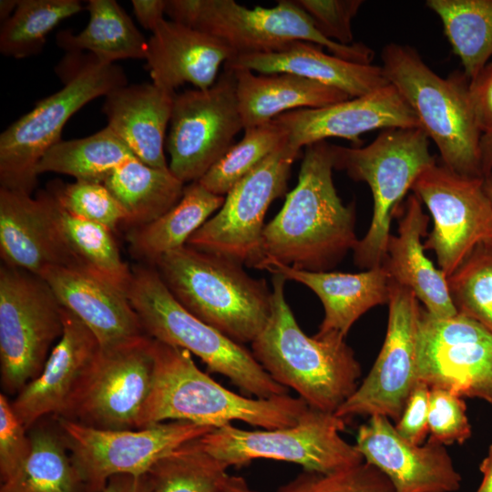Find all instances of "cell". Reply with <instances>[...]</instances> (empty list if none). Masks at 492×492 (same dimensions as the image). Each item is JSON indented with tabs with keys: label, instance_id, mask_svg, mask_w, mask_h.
Wrapping results in <instances>:
<instances>
[{
	"label": "cell",
	"instance_id": "5",
	"mask_svg": "<svg viewBox=\"0 0 492 492\" xmlns=\"http://www.w3.org/2000/svg\"><path fill=\"white\" fill-rule=\"evenodd\" d=\"M381 58L388 83L396 88L415 113L420 128L436 145L442 164L459 175L483 178L482 133L469 100V78L464 72L440 77L407 45H386Z\"/></svg>",
	"mask_w": 492,
	"mask_h": 492
},
{
	"label": "cell",
	"instance_id": "17",
	"mask_svg": "<svg viewBox=\"0 0 492 492\" xmlns=\"http://www.w3.org/2000/svg\"><path fill=\"white\" fill-rule=\"evenodd\" d=\"M415 362L416 380L430 389L492 405V333L473 319L438 318L421 308Z\"/></svg>",
	"mask_w": 492,
	"mask_h": 492
},
{
	"label": "cell",
	"instance_id": "44",
	"mask_svg": "<svg viewBox=\"0 0 492 492\" xmlns=\"http://www.w3.org/2000/svg\"><path fill=\"white\" fill-rule=\"evenodd\" d=\"M327 39L343 46L354 44L352 21L363 0H293Z\"/></svg>",
	"mask_w": 492,
	"mask_h": 492
},
{
	"label": "cell",
	"instance_id": "38",
	"mask_svg": "<svg viewBox=\"0 0 492 492\" xmlns=\"http://www.w3.org/2000/svg\"><path fill=\"white\" fill-rule=\"evenodd\" d=\"M83 9L78 0H18L0 29V52L14 58L39 54L47 35Z\"/></svg>",
	"mask_w": 492,
	"mask_h": 492
},
{
	"label": "cell",
	"instance_id": "13",
	"mask_svg": "<svg viewBox=\"0 0 492 492\" xmlns=\"http://www.w3.org/2000/svg\"><path fill=\"white\" fill-rule=\"evenodd\" d=\"M153 373L152 339L148 335L100 348L58 417L97 429H137Z\"/></svg>",
	"mask_w": 492,
	"mask_h": 492
},
{
	"label": "cell",
	"instance_id": "28",
	"mask_svg": "<svg viewBox=\"0 0 492 492\" xmlns=\"http://www.w3.org/2000/svg\"><path fill=\"white\" fill-rule=\"evenodd\" d=\"M0 254L3 263L39 276L50 266H63L46 190L32 198L0 188Z\"/></svg>",
	"mask_w": 492,
	"mask_h": 492
},
{
	"label": "cell",
	"instance_id": "15",
	"mask_svg": "<svg viewBox=\"0 0 492 492\" xmlns=\"http://www.w3.org/2000/svg\"><path fill=\"white\" fill-rule=\"evenodd\" d=\"M241 129L235 74L223 67L209 89L176 94L166 141L170 172L184 184L199 181Z\"/></svg>",
	"mask_w": 492,
	"mask_h": 492
},
{
	"label": "cell",
	"instance_id": "14",
	"mask_svg": "<svg viewBox=\"0 0 492 492\" xmlns=\"http://www.w3.org/2000/svg\"><path fill=\"white\" fill-rule=\"evenodd\" d=\"M56 418L87 492H102L117 475H145L164 456L214 429L175 420L140 429L103 430Z\"/></svg>",
	"mask_w": 492,
	"mask_h": 492
},
{
	"label": "cell",
	"instance_id": "27",
	"mask_svg": "<svg viewBox=\"0 0 492 492\" xmlns=\"http://www.w3.org/2000/svg\"><path fill=\"white\" fill-rule=\"evenodd\" d=\"M265 270L302 283L318 296L324 310L319 333L337 332L345 337L363 314L388 304L390 299L392 280L383 265L357 273L308 272L280 263L269 264Z\"/></svg>",
	"mask_w": 492,
	"mask_h": 492
},
{
	"label": "cell",
	"instance_id": "25",
	"mask_svg": "<svg viewBox=\"0 0 492 492\" xmlns=\"http://www.w3.org/2000/svg\"><path fill=\"white\" fill-rule=\"evenodd\" d=\"M223 67L259 74L290 73L335 87L350 97L389 84L381 67L350 62L324 53L318 45L299 40L277 51L233 56Z\"/></svg>",
	"mask_w": 492,
	"mask_h": 492
},
{
	"label": "cell",
	"instance_id": "6",
	"mask_svg": "<svg viewBox=\"0 0 492 492\" xmlns=\"http://www.w3.org/2000/svg\"><path fill=\"white\" fill-rule=\"evenodd\" d=\"M56 69L63 87L39 100L0 135V188L31 194L37 163L61 140L69 118L88 102L128 82L119 66L91 54L67 53Z\"/></svg>",
	"mask_w": 492,
	"mask_h": 492
},
{
	"label": "cell",
	"instance_id": "53",
	"mask_svg": "<svg viewBox=\"0 0 492 492\" xmlns=\"http://www.w3.org/2000/svg\"><path fill=\"white\" fill-rule=\"evenodd\" d=\"M18 1L17 0H1L0 1V18L5 21L14 13Z\"/></svg>",
	"mask_w": 492,
	"mask_h": 492
},
{
	"label": "cell",
	"instance_id": "51",
	"mask_svg": "<svg viewBox=\"0 0 492 492\" xmlns=\"http://www.w3.org/2000/svg\"><path fill=\"white\" fill-rule=\"evenodd\" d=\"M480 156L483 177L492 170V132L482 134Z\"/></svg>",
	"mask_w": 492,
	"mask_h": 492
},
{
	"label": "cell",
	"instance_id": "7",
	"mask_svg": "<svg viewBox=\"0 0 492 492\" xmlns=\"http://www.w3.org/2000/svg\"><path fill=\"white\" fill-rule=\"evenodd\" d=\"M127 296L146 335L198 356L208 370L226 376L243 393L257 398L288 395L252 353L187 311L170 293L153 266L132 268Z\"/></svg>",
	"mask_w": 492,
	"mask_h": 492
},
{
	"label": "cell",
	"instance_id": "49",
	"mask_svg": "<svg viewBox=\"0 0 492 492\" xmlns=\"http://www.w3.org/2000/svg\"><path fill=\"white\" fill-rule=\"evenodd\" d=\"M102 492H150L147 474L117 475L109 478Z\"/></svg>",
	"mask_w": 492,
	"mask_h": 492
},
{
	"label": "cell",
	"instance_id": "19",
	"mask_svg": "<svg viewBox=\"0 0 492 492\" xmlns=\"http://www.w3.org/2000/svg\"><path fill=\"white\" fill-rule=\"evenodd\" d=\"M272 120L285 129L287 144L298 151L329 138L348 139L360 147V136L367 131L420 128L415 113L391 84L326 107L288 111Z\"/></svg>",
	"mask_w": 492,
	"mask_h": 492
},
{
	"label": "cell",
	"instance_id": "50",
	"mask_svg": "<svg viewBox=\"0 0 492 492\" xmlns=\"http://www.w3.org/2000/svg\"><path fill=\"white\" fill-rule=\"evenodd\" d=\"M479 469L483 478L476 492H492V444L487 456L481 462Z\"/></svg>",
	"mask_w": 492,
	"mask_h": 492
},
{
	"label": "cell",
	"instance_id": "30",
	"mask_svg": "<svg viewBox=\"0 0 492 492\" xmlns=\"http://www.w3.org/2000/svg\"><path fill=\"white\" fill-rule=\"evenodd\" d=\"M48 192V208L63 266L87 272L127 294L133 277L113 231L66 211Z\"/></svg>",
	"mask_w": 492,
	"mask_h": 492
},
{
	"label": "cell",
	"instance_id": "1",
	"mask_svg": "<svg viewBox=\"0 0 492 492\" xmlns=\"http://www.w3.org/2000/svg\"><path fill=\"white\" fill-rule=\"evenodd\" d=\"M333 169L332 144L324 140L304 148L297 185L263 228L258 269L280 263L331 272L354 250L358 241L355 205H344L338 196Z\"/></svg>",
	"mask_w": 492,
	"mask_h": 492
},
{
	"label": "cell",
	"instance_id": "11",
	"mask_svg": "<svg viewBox=\"0 0 492 492\" xmlns=\"http://www.w3.org/2000/svg\"><path fill=\"white\" fill-rule=\"evenodd\" d=\"M62 306L39 275L0 267V372L5 393H18L41 373L63 333Z\"/></svg>",
	"mask_w": 492,
	"mask_h": 492
},
{
	"label": "cell",
	"instance_id": "18",
	"mask_svg": "<svg viewBox=\"0 0 492 492\" xmlns=\"http://www.w3.org/2000/svg\"><path fill=\"white\" fill-rule=\"evenodd\" d=\"M421 306L408 288L392 282L388 323L381 351L370 372L335 415L345 421L358 415L399 420L415 385V340Z\"/></svg>",
	"mask_w": 492,
	"mask_h": 492
},
{
	"label": "cell",
	"instance_id": "10",
	"mask_svg": "<svg viewBox=\"0 0 492 492\" xmlns=\"http://www.w3.org/2000/svg\"><path fill=\"white\" fill-rule=\"evenodd\" d=\"M345 420L312 407L290 426L245 430L227 425L200 438L203 448L229 466H242L255 459L300 465L303 470L332 473L364 462L354 445L341 432Z\"/></svg>",
	"mask_w": 492,
	"mask_h": 492
},
{
	"label": "cell",
	"instance_id": "43",
	"mask_svg": "<svg viewBox=\"0 0 492 492\" xmlns=\"http://www.w3.org/2000/svg\"><path fill=\"white\" fill-rule=\"evenodd\" d=\"M429 437L446 446L464 444L472 435L463 397L449 391L431 388L428 414Z\"/></svg>",
	"mask_w": 492,
	"mask_h": 492
},
{
	"label": "cell",
	"instance_id": "3",
	"mask_svg": "<svg viewBox=\"0 0 492 492\" xmlns=\"http://www.w3.org/2000/svg\"><path fill=\"white\" fill-rule=\"evenodd\" d=\"M286 279L272 273V308L252 354L272 379L296 391L310 407L335 414L355 392L361 365L337 332L308 336L284 296Z\"/></svg>",
	"mask_w": 492,
	"mask_h": 492
},
{
	"label": "cell",
	"instance_id": "39",
	"mask_svg": "<svg viewBox=\"0 0 492 492\" xmlns=\"http://www.w3.org/2000/svg\"><path fill=\"white\" fill-rule=\"evenodd\" d=\"M244 131L242 138L234 143L199 180L216 195L226 196L239 180L287 140L285 129L275 120Z\"/></svg>",
	"mask_w": 492,
	"mask_h": 492
},
{
	"label": "cell",
	"instance_id": "22",
	"mask_svg": "<svg viewBox=\"0 0 492 492\" xmlns=\"http://www.w3.org/2000/svg\"><path fill=\"white\" fill-rule=\"evenodd\" d=\"M234 56L217 37L172 20H162L148 40L146 61L152 83L175 92L190 83L207 90L221 65Z\"/></svg>",
	"mask_w": 492,
	"mask_h": 492
},
{
	"label": "cell",
	"instance_id": "40",
	"mask_svg": "<svg viewBox=\"0 0 492 492\" xmlns=\"http://www.w3.org/2000/svg\"><path fill=\"white\" fill-rule=\"evenodd\" d=\"M447 285L457 313L492 333V244L477 246L447 277Z\"/></svg>",
	"mask_w": 492,
	"mask_h": 492
},
{
	"label": "cell",
	"instance_id": "12",
	"mask_svg": "<svg viewBox=\"0 0 492 492\" xmlns=\"http://www.w3.org/2000/svg\"><path fill=\"white\" fill-rule=\"evenodd\" d=\"M300 152L286 140L230 190L220 209L191 235L187 245L258 269L265 213L286 192L292 163Z\"/></svg>",
	"mask_w": 492,
	"mask_h": 492
},
{
	"label": "cell",
	"instance_id": "32",
	"mask_svg": "<svg viewBox=\"0 0 492 492\" xmlns=\"http://www.w3.org/2000/svg\"><path fill=\"white\" fill-rule=\"evenodd\" d=\"M28 429L31 452L0 492H87L55 416Z\"/></svg>",
	"mask_w": 492,
	"mask_h": 492
},
{
	"label": "cell",
	"instance_id": "33",
	"mask_svg": "<svg viewBox=\"0 0 492 492\" xmlns=\"http://www.w3.org/2000/svg\"><path fill=\"white\" fill-rule=\"evenodd\" d=\"M124 213L128 231L152 222L181 199L184 183L169 170L152 168L138 158L126 160L104 181Z\"/></svg>",
	"mask_w": 492,
	"mask_h": 492
},
{
	"label": "cell",
	"instance_id": "20",
	"mask_svg": "<svg viewBox=\"0 0 492 492\" xmlns=\"http://www.w3.org/2000/svg\"><path fill=\"white\" fill-rule=\"evenodd\" d=\"M364 461L374 466L395 492H456L462 477L446 446L428 438L415 445L403 438L391 420L370 416L359 426L354 444Z\"/></svg>",
	"mask_w": 492,
	"mask_h": 492
},
{
	"label": "cell",
	"instance_id": "54",
	"mask_svg": "<svg viewBox=\"0 0 492 492\" xmlns=\"http://www.w3.org/2000/svg\"><path fill=\"white\" fill-rule=\"evenodd\" d=\"M483 189L492 205V170L483 177Z\"/></svg>",
	"mask_w": 492,
	"mask_h": 492
},
{
	"label": "cell",
	"instance_id": "48",
	"mask_svg": "<svg viewBox=\"0 0 492 492\" xmlns=\"http://www.w3.org/2000/svg\"><path fill=\"white\" fill-rule=\"evenodd\" d=\"M134 15L138 23L151 32L164 20L167 0H132Z\"/></svg>",
	"mask_w": 492,
	"mask_h": 492
},
{
	"label": "cell",
	"instance_id": "16",
	"mask_svg": "<svg viewBox=\"0 0 492 492\" xmlns=\"http://www.w3.org/2000/svg\"><path fill=\"white\" fill-rule=\"evenodd\" d=\"M411 190L433 219L424 249L435 252L446 278L477 246L492 244V205L483 178L465 177L436 162L420 173Z\"/></svg>",
	"mask_w": 492,
	"mask_h": 492
},
{
	"label": "cell",
	"instance_id": "23",
	"mask_svg": "<svg viewBox=\"0 0 492 492\" xmlns=\"http://www.w3.org/2000/svg\"><path fill=\"white\" fill-rule=\"evenodd\" d=\"M41 277L62 307L73 313L97 337L100 348L146 335L127 294L76 269L50 266Z\"/></svg>",
	"mask_w": 492,
	"mask_h": 492
},
{
	"label": "cell",
	"instance_id": "29",
	"mask_svg": "<svg viewBox=\"0 0 492 492\" xmlns=\"http://www.w3.org/2000/svg\"><path fill=\"white\" fill-rule=\"evenodd\" d=\"M232 70L244 129L288 111L323 108L351 98L335 87L290 73L256 75L248 69Z\"/></svg>",
	"mask_w": 492,
	"mask_h": 492
},
{
	"label": "cell",
	"instance_id": "24",
	"mask_svg": "<svg viewBox=\"0 0 492 492\" xmlns=\"http://www.w3.org/2000/svg\"><path fill=\"white\" fill-rule=\"evenodd\" d=\"M398 228L390 235L383 266L393 282L410 289L432 315L448 318L457 314L450 298L447 278L425 255L423 237L429 217L419 199L410 194L402 212H396Z\"/></svg>",
	"mask_w": 492,
	"mask_h": 492
},
{
	"label": "cell",
	"instance_id": "35",
	"mask_svg": "<svg viewBox=\"0 0 492 492\" xmlns=\"http://www.w3.org/2000/svg\"><path fill=\"white\" fill-rule=\"evenodd\" d=\"M136 156L108 128L88 137L60 140L40 159L36 172L60 173L76 180L104 183L116 168ZM137 158V157H136Z\"/></svg>",
	"mask_w": 492,
	"mask_h": 492
},
{
	"label": "cell",
	"instance_id": "42",
	"mask_svg": "<svg viewBox=\"0 0 492 492\" xmlns=\"http://www.w3.org/2000/svg\"><path fill=\"white\" fill-rule=\"evenodd\" d=\"M277 492H395L374 466L361 464L332 473L303 470Z\"/></svg>",
	"mask_w": 492,
	"mask_h": 492
},
{
	"label": "cell",
	"instance_id": "26",
	"mask_svg": "<svg viewBox=\"0 0 492 492\" xmlns=\"http://www.w3.org/2000/svg\"><path fill=\"white\" fill-rule=\"evenodd\" d=\"M175 96L151 82L127 84L105 97L107 127L152 168L169 169L164 146Z\"/></svg>",
	"mask_w": 492,
	"mask_h": 492
},
{
	"label": "cell",
	"instance_id": "47",
	"mask_svg": "<svg viewBox=\"0 0 492 492\" xmlns=\"http://www.w3.org/2000/svg\"><path fill=\"white\" fill-rule=\"evenodd\" d=\"M468 94L478 129L492 132V61L469 80Z\"/></svg>",
	"mask_w": 492,
	"mask_h": 492
},
{
	"label": "cell",
	"instance_id": "8",
	"mask_svg": "<svg viewBox=\"0 0 492 492\" xmlns=\"http://www.w3.org/2000/svg\"><path fill=\"white\" fill-rule=\"evenodd\" d=\"M332 150L334 169L365 182L373 195L372 220L353 250L354 263L364 270L381 266L400 202L420 173L436 162L429 150V138L420 128H387L367 146L332 144Z\"/></svg>",
	"mask_w": 492,
	"mask_h": 492
},
{
	"label": "cell",
	"instance_id": "21",
	"mask_svg": "<svg viewBox=\"0 0 492 492\" xmlns=\"http://www.w3.org/2000/svg\"><path fill=\"white\" fill-rule=\"evenodd\" d=\"M62 335L41 373L12 402L27 430L45 417L63 415L100 349L95 334L73 313L62 307Z\"/></svg>",
	"mask_w": 492,
	"mask_h": 492
},
{
	"label": "cell",
	"instance_id": "37",
	"mask_svg": "<svg viewBox=\"0 0 492 492\" xmlns=\"http://www.w3.org/2000/svg\"><path fill=\"white\" fill-rule=\"evenodd\" d=\"M227 469L198 438L161 457L147 477L150 492H218L230 477Z\"/></svg>",
	"mask_w": 492,
	"mask_h": 492
},
{
	"label": "cell",
	"instance_id": "9",
	"mask_svg": "<svg viewBox=\"0 0 492 492\" xmlns=\"http://www.w3.org/2000/svg\"><path fill=\"white\" fill-rule=\"evenodd\" d=\"M166 15L217 37L234 56L277 51L297 40L354 63L369 65L374 56L364 43L343 46L324 37L293 0H279L270 8H248L233 0H167Z\"/></svg>",
	"mask_w": 492,
	"mask_h": 492
},
{
	"label": "cell",
	"instance_id": "4",
	"mask_svg": "<svg viewBox=\"0 0 492 492\" xmlns=\"http://www.w3.org/2000/svg\"><path fill=\"white\" fill-rule=\"evenodd\" d=\"M151 266L187 311L240 344L251 343L267 323L272 291L241 263L185 245Z\"/></svg>",
	"mask_w": 492,
	"mask_h": 492
},
{
	"label": "cell",
	"instance_id": "31",
	"mask_svg": "<svg viewBox=\"0 0 492 492\" xmlns=\"http://www.w3.org/2000/svg\"><path fill=\"white\" fill-rule=\"evenodd\" d=\"M199 181L185 186L179 202L162 216L127 232L131 254L153 265L165 253L187 245L198 231L224 202Z\"/></svg>",
	"mask_w": 492,
	"mask_h": 492
},
{
	"label": "cell",
	"instance_id": "2",
	"mask_svg": "<svg viewBox=\"0 0 492 492\" xmlns=\"http://www.w3.org/2000/svg\"><path fill=\"white\" fill-rule=\"evenodd\" d=\"M153 382L137 429L181 420L212 428L241 421L261 429L295 425L309 405L289 395L247 397L214 381L182 348L152 339Z\"/></svg>",
	"mask_w": 492,
	"mask_h": 492
},
{
	"label": "cell",
	"instance_id": "36",
	"mask_svg": "<svg viewBox=\"0 0 492 492\" xmlns=\"http://www.w3.org/2000/svg\"><path fill=\"white\" fill-rule=\"evenodd\" d=\"M471 80L492 56V0H427Z\"/></svg>",
	"mask_w": 492,
	"mask_h": 492
},
{
	"label": "cell",
	"instance_id": "45",
	"mask_svg": "<svg viewBox=\"0 0 492 492\" xmlns=\"http://www.w3.org/2000/svg\"><path fill=\"white\" fill-rule=\"evenodd\" d=\"M32 448L28 430L16 415L12 402L0 394V477L5 482L27 459Z\"/></svg>",
	"mask_w": 492,
	"mask_h": 492
},
{
	"label": "cell",
	"instance_id": "46",
	"mask_svg": "<svg viewBox=\"0 0 492 492\" xmlns=\"http://www.w3.org/2000/svg\"><path fill=\"white\" fill-rule=\"evenodd\" d=\"M429 386L417 381L407 398L399 420L395 424L397 433L412 444H424L429 433Z\"/></svg>",
	"mask_w": 492,
	"mask_h": 492
},
{
	"label": "cell",
	"instance_id": "52",
	"mask_svg": "<svg viewBox=\"0 0 492 492\" xmlns=\"http://www.w3.org/2000/svg\"><path fill=\"white\" fill-rule=\"evenodd\" d=\"M218 492H256L251 489L245 479L241 477L230 476L227 482Z\"/></svg>",
	"mask_w": 492,
	"mask_h": 492
},
{
	"label": "cell",
	"instance_id": "34",
	"mask_svg": "<svg viewBox=\"0 0 492 492\" xmlns=\"http://www.w3.org/2000/svg\"><path fill=\"white\" fill-rule=\"evenodd\" d=\"M89 20L77 34L61 31L58 46L67 53L87 51L105 63L146 57L148 40L115 0H89Z\"/></svg>",
	"mask_w": 492,
	"mask_h": 492
},
{
	"label": "cell",
	"instance_id": "41",
	"mask_svg": "<svg viewBox=\"0 0 492 492\" xmlns=\"http://www.w3.org/2000/svg\"><path fill=\"white\" fill-rule=\"evenodd\" d=\"M46 190L74 216L103 225L112 231L123 224L122 209L104 183L53 180Z\"/></svg>",
	"mask_w": 492,
	"mask_h": 492
}]
</instances>
